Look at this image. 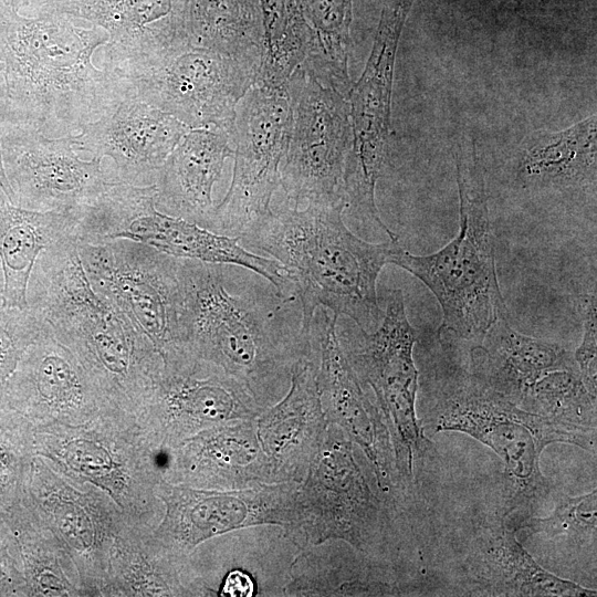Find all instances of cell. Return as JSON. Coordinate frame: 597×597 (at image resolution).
<instances>
[{"mask_svg":"<svg viewBox=\"0 0 597 597\" xmlns=\"http://www.w3.org/2000/svg\"><path fill=\"white\" fill-rule=\"evenodd\" d=\"M6 175L13 203L35 211H78L95 202L119 181L104 158L84 160L74 147L73 134L50 137L41 132L6 125L0 133Z\"/></svg>","mask_w":597,"mask_h":597,"instance_id":"19","label":"cell"},{"mask_svg":"<svg viewBox=\"0 0 597 597\" xmlns=\"http://www.w3.org/2000/svg\"><path fill=\"white\" fill-rule=\"evenodd\" d=\"M472 374L517 406L545 374L577 367L561 345L515 331L507 317L496 321L470 349Z\"/></svg>","mask_w":597,"mask_h":597,"instance_id":"29","label":"cell"},{"mask_svg":"<svg viewBox=\"0 0 597 597\" xmlns=\"http://www.w3.org/2000/svg\"><path fill=\"white\" fill-rule=\"evenodd\" d=\"M316 311L315 327H311L318 348L316 379L326 420L362 450L379 492L391 506L401 485L388 427L341 346L338 316L325 307Z\"/></svg>","mask_w":597,"mask_h":597,"instance_id":"20","label":"cell"},{"mask_svg":"<svg viewBox=\"0 0 597 597\" xmlns=\"http://www.w3.org/2000/svg\"><path fill=\"white\" fill-rule=\"evenodd\" d=\"M33 448L57 473L107 494L132 524L155 527L159 522L161 454L136 417L109 410L78 425L35 428Z\"/></svg>","mask_w":597,"mask_h":597,"instance_id":"6","label":"cell"},{"mask_svg":"<svg viewBox=\"0 0 597 597\" xmlns=\"http://www.w3.org/2000/svg\"><path fill=\"white\" fill-rule=\"evenodd\" d=\"M578 311L583 322V337L574 354L578 373L586 388L597 394V305L596 286L580 296Z\"/></svg>","mask_w":597,"mask_h":597,"instance_id":"39","label":"cell"},{"mask_svg":"<svg viewBox=\"0 0 597 597\" xmlns=\"http://www.w3.org/2000/svg\"><path fill=\"white\" fill-rule=\"evenodd\" d=\"M77 247L92 287L126 314L161 358L185 349L178 258L127 239Z\"/></svg>","mask_w":597,"mask_h":597,"instance_id":"15","label":"cell"},{"mask_svg":"<svg viewBox=\"0 0 597 597\" xmlns=\"http://www.w3.org/2000/svg\"><path fill=\"white\" fill-rule=\"evenodd\" d=\"M263 48L255 84L287 87L310 59L314 39L298 0H259Z\"/></svg>","mask_w":597,"mask_h":597,"instance_id":"34","label":"cell"},{"mask_svg":"<svg viewBox=\"0 0 597 597\" xmlns=\"http://www.w3.org/2000/svg\"><path fill=\"white\" fill-rule=\"evenodd\" d=\"M155 201V185L115 181L82 210L74 237L78 243L127 239L179 259L242 266L269 281L280 300L295 298L289 272L280 262L248 251L239 237L230 238L165 213Z\"/></svg>","mask_w":597,"mask_h":597,"instance_id":"8","label":"cell"},{"mask_svg":"<svg viewBox=\"0 0 597 597\" xmlns=\"http://www.w3.org/2000/svg\"><path fill=\"white\" fill-rule=\"evenodd\" d=\"M263 407L241 381L184 349L163 359L136 419L163 454L184 440L232 420H254Z\"/></svg>","mask_w":597,"mask_h":597,"instance_id":"16","label":"cell"},{"mask_svg":"<svg viewBox=\"0 0 597 597\" xmlns=\"http://www.w3.org/2000/svg\"><path fill=\"white\" fill-rule=\"evenodd\" d=\"M2 291H3V275H2L1 264H0V308L3 307Z\"/></svg>","mask_w":597,"mask_h":597,"instance_id":"43","label":"cell"},{"mask_svg":"<svg viewBox=\"0 0 597 597\" xmlns=\"http://www.w3.org/2000/svg\"><path fill=\"white\" fill-rule=\"evenodd\" d=\"M224 271L178 258L182 346L241 381L265 409L283 397L295 363L315 359L314 338L274 327L273 312L229 291Z\"/></svg>","mask_w":597,"mask_h":597,"instance_id":"4","label":"cell"},{"mask_svg":"<svg viewBox=\"0 0 597 597\" xmlns=\"http://www.w3.org/2000/svg\"><path fill=\"white\" fill-rule=\"evenodd\" d=\"M300 482L264 483L239 490H203L161 479L156 495L163 515L154 536L171 552L192 559L203 542L258 525L292 528Z\"/></svg>","mask_w":597,"mask_h":597,"instance_id":"17","label":"cell"},{"mask_svg":"<svg viewBox=\"0 0 597 597\" xmlns=\"http://www.w3.org/2000/svg\"><path fill=\"white\" fill-rule=\"evenodd\" d=\"M380 492L356 458L355 444L328 425L324 443L298 483L297 515L285 536L301 548L342 541L367 553H381L390 522Z\"/></svg>","mask_w":597,"mask_h":597,"instance_id":"10","label":"cell"},{"mask_svg":"<svg viewBox=\"0 0 597 597\" xmlns=\"http://www.w3.org/2000/svg\"><path fill=\"white\" fill-rule=\"evenodd\" d=\"M346 552L345 542L326 541L304 547L293 561L285 596H394L400 588L387 568Z\"/></svg>","mask_w":597,"mask_h":597,"instance_id":"32","label":"cell"},{"mask_svg":"<svg viewBox=\"0 0 597 597\" xmlns=\"http://www.w3.org/2000/svg\"><path fill=\"white\" fill-rule=\"evenodd\" d=\"M189 0H45L48 9L84 20L109 36L105 65L165 53L190 41Z\"/></svg>","mask_w":597,"mask_h":597,"instance_id":"24","label":"cell"},{"mask_svg":"<svg viewBox=\"0 0 597 597\" xmlns=\"http://www.w3.org/2000/svg\"><path fill=\"white\" fill-rule=\"evenodd\" d=\"M191 43L260 64L263 22L259 0H189Z\"/></svg>","mask_w":597,"mask_h":597,"instance_id":"33","label":"cell"},{"mask_svg":"<svg viewBox=\"0 0 597 597\" xmlns=\"http://www.w3.org/2000/svg\"><path fill=\"white\" fill-rule=\"evenodd\" d=\"M254 594L255 584L253 578L240 569L229 572L218 590L219 596H253Z\"/></svg>","mask_w":597,"mask_h":597,"instance_id":"40","label":"cell"},{"mask_svg":"<svg viewBox=\"0 0 597 597\" xmlns=\"http://www.w3.org/2000/svg\"><path fill=\"white\" fill-rule=\"evenodd\" d=\"M163 479L203 490H239L277 483L254 420L205 429L161 454Z\"/></svg>","mask_w":597,"mask_h":597,"instance_id":"23","label":"cell"},{"mask_svg":"<svg viewBox=\"0 0 597 597\" xmlns=\"http://www.w3.org/2000/svg\"><path fill=\"white\" fill-rule=\"evenodd\" d=\"M0 399L33 429L78 425L109 411L77 357L44 320L1 388Z\"/></svg>","mask_w":597,"mask_h":597,"instance_id":"21","label":"cell"},{"mask_svg":"<svg viewBox=\"0 0 597 597\" xmlns=\"http://www.w3.org/2000/svg\"><path fill=\"white\" fill-rule=\"evenodd\" d=\"M460 378L437 405L434 431L462 432L491 448L502 459L516 499L537 501L549 492L540 467L548 444L569 443L595 453V428L527 411L473 374Z\"/></svg>","mask_w":597,"mask_h":597,"instance_id":"7","label":"cell"},{"mask_svg":"<svg viewBox=\"0 0 597 597\" xmlns=\"http://www.w3.org/2000/svg\"><path fill=\"white\" fill-rule=\"evenodd\" d=\"M415 0H384L371 52L359 80L348 92L350 148L344 170L346 208L389 240H398L381 220L376 184L388 151L395 60L399 38Z\"/></svg>","mask_w":597,"mask_h":597,"instance_id":"12","label":"cell"},{"mask_svg":"<svg viewBox=\"0 0 597 597\" xmlns=\"http://www.w3.org/2000/svg\"><path fill=\"white\" fill-rule=\"evenodd\" d=\"M345 208L342 201L272 211L240 237L285 266L302 306L301 333L310 338L318 307L348 316L367 332L384 316L376 283L398 241L370 243L357 238L343 220Z\"/></svg>","mask_w":597,"mask_h":597,"instance_id":"3","label":"cell"},{"mask_svg":"<svg viewBox=\"0 0 597 597\" xmlns=\"http://www.w3.org/2000/svg\"><path fill=\"white\" fill-rule=\"evenodd\" d=\"M189 129L172 115L128 95L114 112L73 134V139L77 151L109 157L119 181L149 186Z\"/></svg>","mask_w":597,"mask_h":597,"instance_id":"22","label":"cell"},{"mask_svg":"<svg viewBox=\"0 0 597 597\" xmlns=\"http://www.w3.org/2000/svg\"><path fill=\"white\" fill-rule=\"evenodd\" d=\"M78 211H35L13 205L0 188V264L3 307L27 308L28 283L40 253L74 238Z\"/></svg>","mask_w":597,"mask_h":597,"instance_id":"30","label":"cell"},{"mask_svg":"<svg viewBox=\"0 0 597 597\" xmlns=\"http://www.w3.org/2000/svg\"><path fill=\"white\" fill-rule=\"evenodd\" d=\"M287 87L254 84L240 101L232 130L231 185L213 207L208 229L241 237L271 213L291 130Z\"/></svg>","mask_w":597,"mask_h":597,"instance_id":"14","label":"cell"},{"mask_svg":"<svg viewBox=\"0 0 597 597\" xmlns=\"http://www.w3.org/2000/svg\"><path fill=\"white\" fill-rule=\"evenodd\" d=\"M259 65L187 42L158 55L105 66L122 78L128 95L189 128L232 135L238 105L255 84Z\"/></svg>","mask_w":597,"mask_h":597,"instance_id":"9","label":"cell"},{"mask_svg":"<svg viewBox=\"0 0 597 597\" xmlns=\"http://www.w3.org/2000/svg\"><path fill=\"white\" fill-rule=\"evenodd\" d=\"M27 298L77 357L106 407L136 417L160 373L161 356L125 313L92 287L75 238L40 253Z\"/></svg>","mask_w":597,"mask_h":597,"instance_id":"2","label":"cell"},{"mask_svg":"<svg viewBox=\"0 0 597 597\" xmlns=\"http://www.w3.org/2000/svg\"><path fill=\"white\" fill-rule=\"evenodd\" d=\"M519 406L555 421L596 429V396L586 388L577 367L545 374Z\"/></svg>","mask_w":597,"mask_h":597,"instance_id":"36","label":"cell"},{"mask_svg":"<svg viewBox=\"0 0 597 597\" xmlns=\"http://www.w3.org/2000/svg\"><path fill=\"white\" fill-rule=\"evenodd\" d=\"M313 358L295 363L287 392L263 409L255 428L276 482H301L318 454L326 436V420Z\"/></svg>","mask_w":597,"mask_h":597,"instance_id":"25","label":"cell"},{"mask_svg":"<svg viewBox=\"0 0 597 597\" xmlns=\"http://www.w3.org/2000/svg\"><path fill=\"white\" fill-rule=\"evenodd\" d=\"M298 3L314 39L305 65L348 97L353 0H298Z\"/></svg>","mask_w":597,"mask_h":597,"instance_id":"35","label":"cell"},{"mask_svg":"<svg viewBox=\"0 0 597 597\" xmlns=\"http://www.w3.org/2000/svg\"><path fill=\"white\" fill-rule=\"evenodd\" d=\"M1 96H2V93H1V86H0V100H1ZM0 188L2 189V191L4 192L7 198L13 203L14 195H13V191H12V189L10 187L9 181H8L6 170H4V166H3L2 151H1V140H0Z\"/></svg>","mask_w":597,"mask_h":597,"instance_id":"41","label":"cell"},{"mask_svg":"<svg viewBox=\"0 0 597 597\" xmlns=\"http://www.w3.org/2000/svg\"><path fill=\"white\" fill-rule=\"evenodd\" d=\"M500 525L482 536L469 562V574L490 595L591 597L596 590L561 578L540 566L515 536Z\"/></svg>","mask_w":597,"mask_h":597,"instance_id":"31","label":"cell"},{"mask_svg":"<svg viewBox=\"0 0 597 597\" xmlns=\"http://www.w3.org/2000/svg\"><path fill=\"white\" fill-rule=\"evenodd\" d=\"M362 384L369 385L388 427L401 489L415 478L418 461L430 446L416 412L418 369L413 360L416 329L408 321L401 290H394L380 324L370 332L338 335Z\"/></svg>","mask_w":597,"mask_h":597,"instance_id":"11","label":"cell"},{"mask_svg":"<svg viewBox=\"0 0 597 597\" xmlns=\"http://www.w3.org/2000/svg\"><path fill=\"white\" fill-rule=\"evenodd\" d=\"M22 0H0V124L50 137L76 134L128 95L111 69L93 64L108 34L48 9L20 13Z\"/></svg>","mask_w":597,"mask_h":597,"instance_id":"1","label":"cell"},{"mask_svg":"<svg viewBox=\"0 0 597 597\" xmlns=\"http://www.w3.org/2000/svg\"><path fill=\"white\" fill-rule=\"evenodd\" d=\"M596 134L595 115L563 130L530 134L516 153L515 182L530 192L595 188Z\"/></svg>","mask_w":597,"mask_h":597,"instance_id":"28","label":"cell"},{"mask_svg":"<svg viewBox=\"0 0 597 597\" xmlns=\"http://www.w3.org/2000/svg\"><path fill=\"white\" fill-rule=\"evenodd\" d=\"M597 525V492L578 496H563L546 517H528L521 521L516 530H528V534H544L552 538L558 535L595 538Z\"/></svg>","mask_w":597,"mask_h":597,"instance_id":"37","label":"cell"},{"mask_svg":"<svg viewBox=\"0 0 597 597\" xmlns=\"http://www.w3.org/2000/svg\"><path fill=\"white\" fill-rule=\"evenodd\" d=\"M41 326L42 318L29 306L0 308V391Z\"/></svg>","mask_w":597,"mask_h":597,"instance_id":"38","label":"cell"},{"mask_svg":"<svg viewBox=\"0 0 597 597\" xmlns=\"http://www.w3.org/2000/svg\"><path fill=\"white\" fill-rule=\"evenodd\" d=\"M454 158L460 201L458 234L428 255H413L397 243L389 263L411 273L436 296L442 311L440 338L474 346L496 321L507 317V310L496 275L484 167L474 139H459Z\"/></svg>","mask_w":597,"mask_h":597,"instance_id":"5","label":"cell"},{"mask_svg":"<svg viewBox=\"0 0 597 597\" xmlns=\"http://www.w3.org/2000/svg\"><path fill=\"white\" fill-rule=\"evenodd\" d=\"M287 92L292 122L280 185L295 207L345 201L344 170L352 142L347 96L305 65L293 73Z\"/></svg>","mask_w":597,"mask_h":597,"instance_id":"13","label":"cell"},{"mask_svg":"<svg viewBox=\"0 0 597 597\" xmlns=\"http://www.w3.org/2000/svg\"><path fill=\"white\" fill-rule=\"evenodd\" d=\"M154 527L128 525L111 554L103 596H211L216 590L153 533Z\"/></svg>","mask_w":597,"mask_h":597,"instance_id":"27","label":"cell"},{"mask_svg":"<svg viewBox=\"0 0 597 597\" xmlns=\"http://www.w3.org/2000/svg\"><path fill=\"white\" fill-rule=\"evenodd\" d=\"M232 135L213 128H191L177 144L154 182L158 210L208 229L212 189L224 161L233 157Z\"/></svg>","mask_w":597,"mask_h":597,"instance_id":"26","label":"cell"},{"mask_svg":"<svg viewBox=\"0 0 597 597\" xmlns=\"http://www.w3.org/2000/svg\"><path fill=\"white\" fill-rule=\"evenodd\" d=\"M28 484L27 504L70 554L86 596H103L113 545L134 524L103 491L57 473L35 454Z\"/></svg>","mask_w":597,"mask_h":597,"instance_id":"18","label":"cell"},{"mask_svg":"<svg viewBox=\"0 0 597 597\" xmlns=\"http://www.w3.org/2000/svg\"><path fill=\"white\" fill-rule=\"evenodd\" d=\"M45 0H23V7L34 8Z\"/></svg>","mask_w":597,"mask_h":597,"instance_id":"42","label":"cell"}]
</instances>
